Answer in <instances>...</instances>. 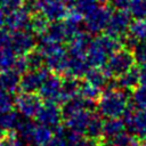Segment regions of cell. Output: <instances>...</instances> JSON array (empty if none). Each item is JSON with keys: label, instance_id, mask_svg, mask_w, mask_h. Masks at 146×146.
<instances>
[{"label": "cell", "instance_id": "d4e9b609", "mask_svg": "<svg viewBox=\"0 0 146 146\" xmlns=\"http://www.w3.org/2000/svg\"><path fill=\"white\" fill-rule=\"evenodd\" d=\"M125 130V123L120 117H112L104 121V140L111 139Z\"/></svg>", "mask_w": 146, "mask_h": 146}, {"label": "cell", "instance_id": "ba28073f", "mask_svg": "<svg viewBox=\"0 0 146 146\" xmlns=\"http://www.w3.org/2000/svg\"><path fill=\"white\" fill-rule=\"evenodd\" d=\"M42 105L43 100L40 95L36 94L21 92L15 98V106L17 107V111L27 119H35Z\"/></svg>", "mask_w": 146, "mask_h": 146}, {"label": "cell", "instance_id": "4dcf8cb0", "mask_svg": "<svg viewBox=\"0 0 146 146\" xmlns=\"http://www.w3.org/2000/svg\"><path fill=\"white\" fill-rule=\"evenodd\" d=\"M35 123L33 121H31L30 119L25 117V119H21L17 127H16V131L18 132V135L26 141H31L34 128H35Z\"/></svg>", "mask_w": 146, "mask_h": 146}, {"label": "cell", "instance_id": "277c9868", "mask_svg": "<svg viewBox=\"0 0 146 146\" xmlns=\"http://www.w3.org/2000/svg\"><path fill=\"white\" fill-rule=\"evenodd\" d=\"M137 63L132 49L123 46L110 56L106 65L104 66V70L110 78L116 79L125 72H128L130 68H132Z\"/></svg>", "mask_w": 146, "mask_h": 146}, {"label": "cell", "instance_id": "83f0119b", "mask_svg": "<svg viewBox=\"0 0 146 146\" xmlns=\"http://www.w3.org/2000/svg\"><path fill=\"white\" fill-rule=\"evenodd\" d=\"M139 143L140 141L136 137H133L130 132H127L125 130L105 141L107 146H138Z\"/></svg>", "mask_w": 146, "mask_h": 146}, {"label": "cell", "instance_id": "44dd1931", "mask_svg": "<svg viewBox=\"0 0 146 146\" xmlns=\"http://www.w3.org/2000/svg\"><path fill=\"white\" fill-rule=\"evenodd\" d=\"M81 81L78 78L73 76H64L62 82V90H60V99L59 104L65 103L66 100L75 97L79 95Z\"/></svg>", "mask_w": 146, "mask_h": 146}, {"label": "cell", "instance_id": "c3c4849f", "mask_svg": "<svg viewBox=\"0 0 146 146\" xmlns=\"http://www.w3.org/2000/svg\"><path fill=\"white\" fill-rule=\"evenodd\" d=\"M138 146H146V141H140Z\"/></svg>", "mask_w": 146, "mask_h": 146}, {"label": "cell", "instance_id": "484cf974", "mask_svg": "<svg viewBox=\"0 0 146 146\" xmlns=\"http://www.w3.org/2000/svg\"><path fill=\"white\" fill-rule=\"evenodd\" d=\"M54 137V132L49 127H46L43 124L38 123L34 128L32 138H31V144L34 146H42L47 141H49Z\"/></svg>", "mask_w": 146, "mask_h": 146}, {"label": "cell", "instance_id": "9c48e42d", "mask_svg": "<svg viewBox=\"0 0 146 146\" xmlns=\"http://www.w3.org/2000/svg\"><path fill=\"white\" fill-rule=\"evenodd\" d=\"M35 120L38 123L49 127L52 130L63 123L62 107L54 102H43V105L35 116Z\"/></svg>", "mask_w": 146, "mask_h": 146}, {"label": "cell", "instance_id": "9a60e30c", "mask_svg": "<svg viewBox=\"0 0 146 146\" xmlns=\"http://www.w3.org/2000/svg\"><path fill=\"white\" fill-rule=\"evenodd\" d=\"M11 43L17 56L27 55L35 47V38L34 33L27 30H21L13 32L11 34Z\"/></svg>", "mask_w": 146, "mask_h": 146}, {"label": "cell", "instance_id": "f907efd6", "mask_svg": "<svg viewBox=\"0 0 146 146\" xmlns=\"http://www.w3.org/2000/svg\"><path fill=\"white\" fill-rule=\"evenodd\" d=\"M98 146H107V145H106V144L104 143V144H100V145H98Z\"/></svg>", "mask_w": 146, "mask_h": 146}, {"label": "cell", "instance_id": "2e32d148", "mask_svg": "<svg viewBox=\"0 0 146 146\" xmlns=\"http://www.w3.org/2000/svg\"><path fill=\"white\" fill-rule=\"evenodd\" d=\"M67 62L66 67L64 72V76H73L81 79L86 75V73L89 70V63L87 60L86 55H79V54H70L67 52Z\"/></svg>", "mask_w": 146, "mask_h": 146}, {"label": "cell", "instance_id": "d6986e66", "mask_svg": "<svg viewBox=\"0 0 146 146\" xmlns=\"http://www.w3.org/2000/svg\"><path fill=\"white\" fill-rule=\"evenodd\" d=\"M84 136L98 141L99 144L105 143V140H104V121L99 113L92 112Z\"/></svg>", "mask_w": 146, "mask_h": 146}, {"label": "cell", "instance_id": "7bdbcfd3", "mask_svg": "<svg viewBox=\"0 0 146 146\" xmlns=\"http://www.w3.org/2000/svg\"><path fill=\"white\" fill-rule=\"evenodd\" d=\"M112 3L115 9H128L130 0H112Z\"/></svg>", "mask_w": 146, "mask_h": 146}, {"label": "cell", "instance_id": "e0dca14e", "mask_svg": "<svg viewBox=\"0 0 146 146\" xmlns=\"http://www.w3.org/2000/svg\"><path fill=\"white\" fill-rule=\"evenodd\" d=\"M92 112H95V111L82 110V111H80L78 113L72 114L71 116L66 117L63 121L64 124H65V128L67 130H71V131L84 135L86 130H87V127H88V123L90 121Z\"/></svg>", "mask_w": 146, "mask_h": 146}, {"label": "cell", "instance_id": "7c38bea8", "mask_svg": "<svg viewBox=\"0 0 146 146\" xmlns=\"http://www.w3.org/2000/svg\"><path fill=\"white\" fill-rule=\"evenodd\" d=\"M50 74V71L47 67H41L36 70H29L21 76V87L22 92H32L36 94L46 78Z\"/></svg>", "mask_w": 146, "mask_h": 146}, {"label": "cell", "instance_id": "8fae6325", "mask_svg": "<svg viewBox=\"0 0 146 146\" xmlns=\"http://www.w3.org/2000/svg\"><path fill=\"white\" fill-rule=\"evenodd\" d=\"M32 14L33 13L27 6H22L13 10H9L6 16V26L8 31L16 32V31L30 29Z\"/></svg>", "mask_w": 146, "mask_h": 146}, {"label": "cell", "instance_id": "d6a6232c", "mask_svg": "<svg viewBox=\"0 0 146 146\" xmlns=\"http://www.w3.org/2000/svg\"><path fill=\"white\" fill-rule=\"evenodd\" d=\"M26 59H27L30 70H36V68L43 67L44 57L39 49H33L31 52H29L26 55Z\"/></svg>", "mask_w": 146, "mask_h": 146}, {"label": "cell", "instance_id": "836d02e7", "mask_svg": "<svg viewBox=\"0 0 146 146\" xmlns=\"http://www.w3.org/2000/svg\"><path fill=\"white\" fill-rule=\"evenodd\" d=\"M128 10L135 18L146 17V0H130Z\"/></svg>", "mask_w": 146, "mask_h": 146}, {"label": "cell", "instance_id": "f546056e", "mask_svg": "<svg viewBox=\"0 0 146 146\" xmlns=\"http://www.w3.org/2000/svg\"><path fill=\"white\" fill-rule=\"evenodd\" d=\"M18 112L15 110H11L9 112L0 114V128L3 130H15L18 122H19Z\"/></svg>", "mask_w": 146, "mask_h": 146}, {"label": "cell", "instance_id": "b9f144b4", "mask_svg": "<svg viewBox=\"0 0 146 146\" xmlns=\"http://www.w3.org/2000/svg\"><path fill=\"white\" fill-rule=\"evenodd\" d=\"M98 145H100L98 141H96V140H94V139H90V138L83 136L74 146H98Z\"/></svg>", "mask_w": 146, "mask_h": 146}, {"label": "cell", "instance_id": "6da1fadb", "mask_svg": "<svg viewBox=\"0 0 146 146\" xmlns=\"http://www.w3.org/2000/svg\"><path fill=\"white\" fill-rule=\"evenodd\" d=\"M124 46L123 39L102 34L91 40L87 49V60L91 67H104L110 56Z\"/></svg>", "mask_w": 146, "mask_h": 146}, {"label": "cell", "instance_id": "60d3db41", "mask_svg": "<svg viewBox=\"0 0 146 146\" xmlns=\"http://www.w3.org/2000/svg\"><path fill=\"white\" fill-rule=\"evenodd\" d=\"M42 146H67V143L64 136H54L49 141H47Z\"/></svg>", "mask_w": 146, "mask_h": 146}, {"label": "cell", "instance_id": "ac0fdd59", "mask_svg": "<svg viewBox=\"0 0 146 146\" xmlns=\"http://www.w3.org/2000/svg\"><path fill=\"white\" fill-rule=\"evenodd\" d=\"M21 87V74L14 68H7L0 71V89L10 94H15Z\"/></svg>", "mask_w": 146, "mask_h": 146}, {"label": "cell", "instance_id": "603a6c76", "mask_svg": "<svg viewBox=\"0 0 146 146\" xmlns=\"http://www.w3.org/2000/svg\"><path fill=\"white\" fill-rule=\"evenodd\" d=\"M84 80L103 90L106 88L107 83L110 82V76L105 72L104 67H92L89 68L88 72L86 73Z\"/></svg>", "mask_w": 146, "mask_h": 146}, {"label": "cell", "instance_id": "74e56055", "mask_svg": "<svg viewBox=\"0 0 146 146\" xmlns=\"http://www.w3.org/2000/svg\"><path fill=\"white\" fill-rule=\"evenodd\" d=\"M96 0H74V9H76L79 13H81L83 16L86 14H88L97 3Z\"/></svg>", "mask_w": 146, "mask_h": 146}, {"label": "cell", "instance_id": "30bf717a", "mask_svg": "<svg viewBox=\"0 0 146 146\" xmlns=\"http://www.w3.org/2000/svg\"><path fill=\"white\" fill-rule=\"evenodd\" d=\"M131 23V14L128 9H116L113 11L106 27V34L123 39Z\"/></svg>", "mask_w": 146, "mask_h": 146}, {"label": "cell", "instance_id": "8d00e7d4", "mask_svg": "<svg viewBox=\"0 0 146 146\" xmlns=\"http://www.w3.org/2000/svg\"><path fill=\"white\" fill-rule=\"evenodd\" d=\"M132 52L137 64H146V41L137 42L132 47Z\"/></svg>", "mask_w": 146, "mask_h": 146}, {"label": "cell", "instance_id": "cb8c5ba5", "mask_svg": "<svg viewBox=\"0 0 146 146\" xmlns=\"http://www.w3.org/2000/svg\"><path fill=\"white\" fill-rule=\"evenodd\" d=\"M128 35L137 42L146 41V17L131 21L128 29Z\"/></svg>", "mask_w": 146, "mask_h": 146}, {"label": "cell", "instance_id": "ab89813d", "mask_svg": "<svg viewBox=\"0 0 146 146\" xmlns=\"http://www.w3.org/2000/svg\"><path fill=\"white\" fill-rule=\"evenodd\" d=\"M27 0H0V7L5 10H13L15 8L24 6V3Z\"/></svg>", "mask_w": 146, "mask_h": 146}, {"label": "cell", "instance_id": "7a4b0ae2", "mask_svg": "<svg viewBox=\"0 0 146 146\" xmlns=\"http://www.w3.org/2000/svg\"><path fill=\"white\" fill-rule=\"evenodd\" d=\"M129 105L127 94L120 88L105 89L97 102L98 113L107 119L120 117Z\"/></svg>", "mask_w": 146, "mask_h": 146}, {"label": "cell", "instance_id": "f1b7e54d", "mask_svg": "<svg viewBox=\"0 0 146 146\" xmlns=\"http://www.w3.org/2000/svg\"><path fill=\"white\" fill-rule=\"evenodd\" d=\"M103 94V90L92 86L91 83H89L88 81H81V86H80V90H79V96H81L82 98L90 100V102H95L97 103L98 99L100 98Z\"/></svg>", "mask_w": 146, "mask_h": 146}, {"label": "cell", "instance_id": "f6af8a7d", "mask_svg": "<svg viewBox=\"0 0 146 146\" xmlns=\"http://www.w3.org/2000/svg\"><path fill=\"white\" fill-rule=\"evenodd\" d=\"M6 13H5V9L0 7V30L2 29L3 25H6Z\"/></svg>", "mask_w": 146, "mask_h": 146}, {"label": "cell", "instance_id": "4316f807", "mask_svg": "<svg viewBox=\"0 0 146 146\" xmlns=\"http://www.w3.org/2000/svg\"><path fill=\"white\" fill-rule=\"evenodd\" d=\"M49 19L47 17H44L42 14L40 13H33L32 17H31V22H30V30L32 33L42 36L47 30L49 29Z\"/></svg>", "mask_w": 146, "mask_h": 146}, {"label": "cell", "instance_id": "8992f818", "mask_svg": "<svg viewBox=\"0 0 146 146\" xmlns=\"http://www.w3.org/2000/svg\"><path fill=\"white\" fill-rule=\"evenodd\" d=\"M123 116L128 131L139 141H146V111L137 110L129 103Z\"/></svg>", "mask_w": 146, "mask_h": 146}, {"label": "cell", "instance_id": "ee69618b", "mask_svg": "<svg viewBox=\"0 0 146 146\" xmlns=\"http://www.w3.org/2000/svg\"><path fill=\"white\" fill-rule=\"evenodd\" d=\"M139 80L140 84L146 86V64H141L139 66Z\"/></svg>", "mask_w": 146, "mask_h": 146}, {"label": "cell", "instance_id": "e575fe53", "mask_svg": "<svg viewBox=\"0 0 146 146\" xmlns=\"http://www.w3.org/2000/svg\"><path fill=\"white\" fill-rule=\"evenodd\" d=\"M14 106H15V99L13 98L11 94L0 89V114L14 110Z\"/></svg>", "mask_w": 146, "mask_h": 146}, {"label": "cell", "instance_id": "f35d334b", "mask_svg": "<svg viewBox=\"0 0 146 146\" xmlns=\"http://www.w3.org/2000/svg\"><path fill=\"white\" fill-rule=\"evenodd\" d=\"M11 68H14L19 74H24L25 72H27L30 70V67H29V63H27V59H26V55L17 56V58H16Z\"/></svg>", "mask_w": 146, "mask_h": 146}, {"label": "cell", "instance_id": "3957f363", "mask_svg": "<svg viewBox=\"0 0 146 146\" xmlns=\"http://www.w3.org/2000/svg\"><path fill=\"white\" fill-rule=\"evenodd\" d=\"M38 49L42 52L44 57V64L50 72L64 74L68 54L67 50H65V48L62 46V43L40 41Z\"/></svg>", "mask_w": 146, "mask_h": 146}, {"label": "cell", "instance_id": "5b68a950", "mask_svg": "<svg viewBox=\"0 0 146 146\" xmlns=\"http://www.w3.org/2000/svg\"><path fill=\"white\" fill-rule=\"evenodd\" d=\"M27 7L32 13H40L51 22L63 21L70 11L64 0H31Z\"/></svg>", "mask_w": 146, "mask_h": 146}, {"label": "cell", "instance_id": "5bb4252c", "mask_svg": "<svg viewBox=\"0 0 146 146\" xmlns=\"http://www.w3.org/2000/svg\"><path fill=\"white\" fill-rule=\"evenodd\" d=\"M17 54L11 43V34L8 31L0 30V71L11 68Z\"/></svg>", "mask_w": 146, "mask_h": 146}, {"label": "cell", "instance_id": "d590c367", "mask_svg": "<svg viewBox=\"0 0 146 146\" xmlns=\"http://www.w3.org/2000/svg\"><path fill=\"white\" fill-rule=\"evenodd\" d=\"M0 146H22L16 130H7L0 139Z\"/></svg>", "mask_w": 146, "mask_h": 146}, {"label": "cell", "instance_id": "1f68e13d", "mask_svg": "<svg viewBox=\"0 0 146 146\" xmlns=\"http://www.w3.org/2000/svg\"><path fill=\"white\" fill-rule=\"evenodd\" d=\"M131 104L137 110L146 111V86L139 84L132 90Z\"/></svg>", "mask_w": 146, "mask_h": 146}, {"label": "cell", "instance_id": "bcb514c9", "mask_svg": "<svg viewBox=\"0 0 146 146\" xmlns=\"http://www.w3.org/2000/svg\"><path fill=\"white\" fill-rule=\"evenodd\" d=\"M97 2H99L100 5H107L108 2H111L112 0H96Z\"/></svg>", "mask_w": 146, "mask_h": 146}, {"label": "cell", "instance_id": "4fadbf2b", "mask_svg": "<svg viewBox=\"0 0 146 146\" xmlns=\"http://www.w3.org/2000/svg\"><path fill=\"white\" fill-rule=\"evenodd\" d=\"M62 82H63V78H60V74L50 73L46 78V80L43 81V83L39 90V95L42 98V100L43 102H54V103L59 104Z\"/></svg>", "mask_w": 146, "mask_h": 146}, {"label": "cell", "instance_id": "ffe728a7", "mask_svg": "<svg viewBox=\"0 0 146 146\" xmlns=\"http://www.w3.org/2000/svg\"><path fill=\"white\" fill-rule=\"evenodd\" d=\"M91 38L89 32H82L79 31L70 41H68V49L67 52L70 54H79V55H86L87 49L91 42Z\"/></svg>", "mask_w": 146, "mask_h": 146}, {"label": "cell", "instance_id": "7402d4cb", "mask_svg": "<svg viewBox=\"0 0 146 146\" xmlns=\"http://www.w3.org/2000/svg\"><path fill=\"white\" fill-rule=\"evenodd\" d=\"M116 84L120 89L124 90H133L140 84L139 80V67L135 65L124 74L116 78Z\"/></svg>", "mask_w": 146, "mask_h": 146}, {"label": "cell", "instance_id": "7dc6e473", "mask_svg": "<svg viewBox=\"0 0 146 146\" xmlns=\"http://www.w3.org/2000/svg\"><path fill=\"white\" fill-rule=\"evenodd\" d=\"M5 131H6V130H3V129H1V128H0V139H1V137L3 136V133H5Z\"/></svg>", "mask_w": 146, "mask_h": 146}, {"label": "cell", "instance_id": "52a82bcc", "mask_svg": "<svg viewBox=\"0 0 146 146\" xmlns=\"http://www.w3.org/2000/svg\"><path fill=\"white\" fill-rule=\"evenodd\" d=\"M113 9L107 5H96L88 14L84 15V25L89 33H100L106 30Z\"/></svg>", "mask_w": 146, "mask_h": 146}, {"label": "cell", "instance_id": "681fc988", "mask_svg": "<svg viewBox=\"0 0 146 146\" xmlns=\"http://www.w3.org/2000/svg\"><path fill=\"white\" fill-rule=\"evenodd\" d=\"M64 1H65L66 3H71V2H73L74 0H64Z\"/></svg>", "mask_w": 146, "mask_h": 146}]
</instances>
